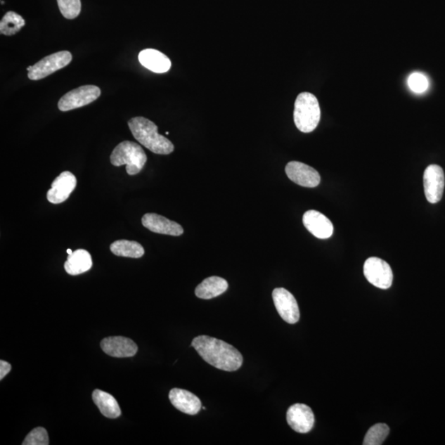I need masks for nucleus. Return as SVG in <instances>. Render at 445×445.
I'll return each mask as SVG.
<instances>
[{"label": "nucleus", "instance_id": "obj_23", "mask_svg": "<svg viewBox=\"0 0 445 445\" xmlns=\"http://www.w3.org/2000/svg\"><path fill=\"white\" fill-rule=\"evenodd\" d=\"M389 432V427L386 424H376L368 430L363 444L380 445L385 442Z\"/></svg>", "mask_w": 445, "mask_h": 445}, {"label": "nucleus", "instance_id": "obj_12", "mask_svg": "<svg viewBox=\"0 0 445 445\" xmlns=\"http://www.w3.org/2000/svg\"><path fill=\"white\" fill-rule=\"evenodd\" d=\"M77 186V179L72 172L66 171L57 176L48 191L47 200L52 204H60L70 198Z\"/></svg>", "mask_w": 445, "mask_h": 445}, {"label": "nucleus", "instance_id": "obj_24", "mask_svg": "<svg viewBox=\"0 0 445 445\" xmlns=\"http://www.w3.org/2000/svg\"><path fill=\"white\" fill-rule=\"evenodd\" d=\"M60 11L65 18L75 19L81 12L80 0H57Z\"/></svg>", "mask_w": 445, "mask_h": 445}, {"label": "nucleus", "instance_id": "obj_1", "mask_svg": "<svg viewBox=\"0 0 445 445\" xmlns=\"http://www.w3.org/2000/svg\"><path fill=\"white\" fill-rule=\"evenodd\" d=\"M191 347L209 365L224 371H237L243 366L242 354L228 343L209 336L193 339Z\"/></svg>", "mask_w": 445, "mask_h": 445}, {"label": "nucleus", "instance_id": "obj_2", "mask_svg": "<svg viewBox=\"0 0 445 445\" xmlns=\"http://www.w3.org/2000/svg\"><path fill=\"white\" fill-rule=\"evenodd\" d=\"M134 137L142 146L156 155H167L174 150V146L157 132V127L150 120L142 117H134L128 122Z\"/></svg>", "mask_w": 445, "mask_h": 445}, {"label": "nucleus", "instance_id": "obj_5", "mask_svg": "<svg viewBox=\"0 0 445 445\" xmlns=\"http://www.w3.org/2000/svg\"><path fill=\"white\" fill-rule=\"evenodd\" d=\"M101 95V89L95 85L81 86L70 91L60 99L58 108L61 112H68L92 103Z\"/></svg>", "mask_w": 445, "mask_h": 445}, {"label": "nucleus", "instance_id": "obj_22", "mask_svg": "<svg viewBox=\"0 0 445 445\" xmlns=\"http://www.w3.org/2000/svg\"><path fill=\"white\" fill-rule=\"evenodd\" d=\"M25 26V20L15 12L9 11L0 22V33L4 36L11 37Z\"/></svg>", "mask_w": 445, "mask_h": 445}, {"label": "nucleus", "instance_id": "obj_26", "mask_svg": "<svg viewBox=\"0 0 445 445\" xmlns=\"http://www.w3.org/2000/svg\"><path fill=\"white\" fill-rule=\"evenodd\" d=\"M409 88L416 93H423L429 88V80L425 76L415 72L409 76L408 80Z\"/></svg>", "mask_w": 445, "mask_h": 445}, {"label": "nucleus", "instance_id": "obj_14", "mask_svg": "<svg viewBox=\"0 0 445 445\" xmlns=\"http://www.w3.org/2000/svg\"><path fill=\"white\" fill-rule=\"evenodd\" d=\"M101 348L107 355L116 358H127L136 355L138 347L131 339L124 337H109L101 342Z\"/></svg>", "mask_w": 445, "mask_h": 445}, {"label": "nucleus", "instance_id": "obj_25", "mask_svg": "<svg viewBox=\"0 0 445 445\" xmlns=\"http://www.w3.org/2000/svg\"><path fill=\"white\" fill-rule=\"evenodd\" d=\"M23 445H48L49 437L45 428L37 427L33 429L23 440Z\"/></svg>", "mask_w": 445, "mask_h": 445}, {"label": "nucleus", "instance_id": "obj_19", "mask_svg": "<svg viewBox=\"0 0 445 445\" xmlns=\"http://www.w3.org/2000/svg\"><path fill=\"white\" fill-rule=\"evenodd\" d=\"M93 266L92 257L88 251L76 250L69 255L65 263V270L71 276H78L91 269Z\"/></svg>", "mask_w": 445, "mask_h": 445}, {"label": "nucleus", "instance_id": "obj_16", "mask_svg": "<svg viewBox=\"0 0 445 445\" xmlns=\"http://www.w3.org/2000/svg\"><path fill=\"white\" fill-rule=\"evenodd\" d=\"M171 404L176 409L188 415H196L202 409V401L189 391L172 389L169 392Z\"/></svg>", "mask_w": 445, "mask_h": 445}, {"label": "nucleus", "instance_id": "obj_3", "mask_svg": "<svg viewBox=\"0 0 445 445\" xmlns=\"http://www.w3.org/2000/svg\"><path fill=\"white\" fill-rule=\"evenodd\" d=\"M321 109L318 100L312 93H302L295 103L294 121L301 132L310 133L318 126Z\"/></svg>", "mask_w": 445, "mask_h": 445}, {"label": "nucleus", "instance_id": "obj_27", "mask_svg": "<svg viewBox=\"0 0 445 445\" xmlns=\"http://www.w3.org/2000/svg\"><path fill=\"white\" fill-rule=\"evenodd\" d=\"M11 368L12 366L11 363L6 361H0V380H3L4 378L11 371Z\"/></svg>", "mask_w": 445, "mask_h": 445}, {"label": "nucleus", "instance_id": "obj_9", "mask_svg": "<svg viewBox=\"0 0 445 445\" xmlns=\"http://www.w3.org/2000/svg\"><path fill=\"white\" fill-rule=\"evenodd\" d=\"M424 189L425 198L430 203H438L442 199L445 179L441 167L430 165L424 172Z\"/></svg>", "mask_w": 445, "mask_h": 445}, {"label": "nucleus", "instance_id": "obj_6", "mask_svg": "<svg viewBox=\"0 0 445 445\" xmlns=\"http://www.w3.org/2000/svg\"><path fill=\"white\" fill-rule=\"evenodd\" d=\"M72 60V55L68 51L56 52V53L47 56L40 61H38L28 73V78L31 80H40L47 76L54 74L55 72L65 68L70 65Z\"/></svg>", "mask_w": 445, "mask_h": 445}, {"label": "nucleus", "instance_id": "obj_20", "mask_svg": "<svg viewBox=\"0 0 445 445\" xmlns=\"http://www.w3.org/2000/svg\"><path fill=\"white\" fill-rule=\"evenodd\" d=\"M93 399L101 413L106 418L115 419L121 415L122 411L117 400L108 392L96 389L93 392Z\"/></svg>", "mask_w": 445, "mask_h": 445}, {"label": "nucleus", "instance_id": "obj_11", "mask_svg": "<svg viewBox=\"0 0 445 445\" xmlns=\"http://www.w3.org/2000/svg\"><path fill=\"white\" fill-rule=\"evenodd\" d=\"M287 423L295 432L306 434L314 427L315 418L312 409L305 404H297L287 411Z\"/></svg>", "mask_w": 445, "mask_h": 445}, {"label": "nucleus", "instance_id": "obj_7", "mask_svg": "<svg viewBox=\"0 0 445 445\" xmlns=\"http://www.w3.org/2000/svg\"><path fill=\"white\" fill-rule=\"evenodd\" d=\"M363 275L370 284L382 290L390 288L394 280L391 266L378 257H370L366 261Z\"/></svg>", "mask_w": 445, "mask_h": 445}, {"label": "nucleus", "instance_id": "obj_21", "mask_svg": "<svg viewBox=\"0 0 445 445\" xmlns=\"http://www.w3.org/2000/svg\"><path fill=\"white\" fill-rule=\"evenodd\" d=\"M110 250L118 257L141 258L145 254L142 245L135 241L118 240L112 243Z\"/></svg>", "mask_w": 445, "mask_h": 445}, {"label": "nucleus", "instance_id": "obj_10", "mask_svg": "<svg viewBox=\"0 0 445 445\" xmlns=\"http://www.w3.org/2000/svg\"><path fill=\"white\" fill-rule=\"evenodd\" d=\"M285 172L292 181L304 188H316L321 181L318 172L303 162H290L285 167Z\"/></svg>", "mask_w": 445, "mask_h": 445}, {"label": "nucleus", "instance_id": "obj_8", "mask_svg": "<svg viewBox=\"0 0 445 445\" xmlns=\"http://www.w3.org/2000/svg\"><path fill=\"white\" fill-rule=\"evenodd\" d=\"M272 298L277 312L286 323L295 324L299 322V305L290 291L284 288H276L272 292Z\"/></svg>", "mask_w": 445, "mask_h": 445}, {"label": "nucleus", "instance_id": "obj_4", "mask_svg": "<svg viewBox=\"0 0 445 445\" xmlns=\"http://www.w3.org/2000/svg\"><path fill=\"white\" fill-rule=\"evenodd\" d=\"M110 160L114 166L127 165V174L132 176L143 169L147 162V155L138 143L123 141L114 148Z\"/></svg>", "mask_w": 445, "mask_h": 445}, {"label": "nucleus", "instance_id": "obj_28", "mask_svg": "<svg viewBox=\"0 0 445 445\" xmlns=\"http://www.w3.org/2000/svg\"><path fill=\"white\" fill-rule=\"evenodd\" d=\"M67 253H68V254L70 255V254H72V253H73V252H72L71 250H70V248H69V250H67Z\"/></svg>", "mask_w": 445, "mask_h": 445}, {"label": "nucleus", "instance_id": "obj_17", "mask_svg": "<svg viewBox=\"0 0 445 445\" xmlns=\"http://www.w3.org/2000/svg\"><path fill=\"white\" fill-rule=\"evenodd\" d=\"M138 60L146 69L157 74L166 73L172 65L169 57L155 49L143 50L138 54Z\"/></svg>", "mask_w": 445, "mask_h": 445}, {"label": "nucleus", "instance_id": "obj_13", "mask_svg": "<svg viewBox=\"0 0 445 445\" xmlns=\"http://www.w3.org/2000/svg\"><path fill=\"white\" fill-rule=\"evenodd\" d=\"M304 226L314 236L320 239L331 238L334 227L328 218L317 210H309L303 217Z\"/></svg>", "mask_w": 445, "mask_h": 445}, {"label": "nucleus", "instance_id": "obj_15", "mask_svg": "<svg viewBox=\"0 0 445 445\" xmlns=\"http://www.w3.org/2000/svg\"><path fill=\"white\" fill-rule=\"evenodd\" d=\"M142 224L148 231L156 233L180 236L184 233L183 228L178 223L154 213L143 215Z\"/></svg>", "mask_w": 445, "mask_h": 445}, {"label": "nucleus", "instance_id": "obj_18", "mask_svg": "<svg viewBox=\"0 0 445 445\" xmlns=\"http://www.w3.org/2000/svg\"><path fill=\"white\" fill-rule=\"evenodd\" d=\"M228 288L226 279L219 276L208 277L204 280L195 290L196 297L202 299L215 298L224 293Z\"/></svg>", "mask_w": 445, "mask_h": 445}]
</instances>
